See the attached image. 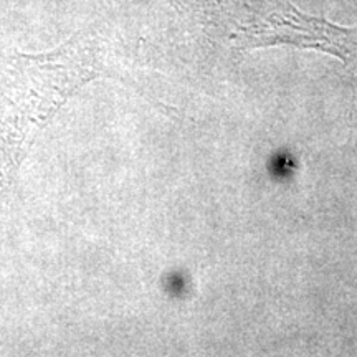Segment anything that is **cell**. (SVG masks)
Returning <instances> with one entry per match:
<instances>
[{
  "mask_svg": "<svg viewBox=\"0 0 357 357\" xmlns=\"http://www.w3.org/2000/svg\"><path fill=\"white\" fill-rule=\"evenodd\" d=\"M96 77L95 48L86 35L37 55H0V200L10 189L29 137Z\"/></svg>",
  "mask_w": 357,
  "mask_h": 357,
  "instance_id": "1",
  "label": "cell"
},
{
  "mask_svg": "<svg viewBox=\"0 0 357 357\" xmlns=\"http://www.w3.org/2000/svg\"><path fill=\"white\" fill-rule=\"evenodd\" d=\"M240 43L245 47L293 45L312 48L341 58L347 68H357V29L334 25L298 10L293 3H278L257 13L238 29Z\"/></svg>",
  "mask_w": 357,
  "mask_h": 357,
  "instance_id": "2",
  "label": "cell"
}]
</instances>
